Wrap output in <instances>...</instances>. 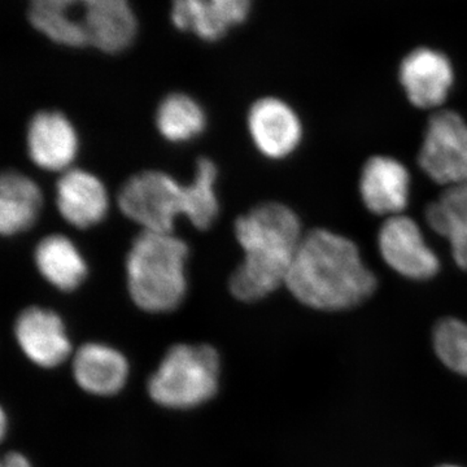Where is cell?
Segmentation results:
<instances>
[{"label": "cell", "mask_w": 467, "mask_h": 467, "mask_svg": "<svg viewBox=\"0 0 467 467\" xmlns=\"http://www.w3.org/2000/svg\"><path fill=\"white\" fill-rule=\"evenodd\" d=\"M285 285L309 308L342 310L368 299L377 278L355 243L317 229L304 235Z\"/></svg>", "instance_id": "cell-1"}, {"label": "cell", "mask_w": 467, "mask_h": 467, "mask_svg": "<svg viewBox=\"0 0 467 467\" xmlns=\"http://www.w3.org/2000/svg\"><path fill=\"white\" fill-rule=\"evenodd\" d=\"M235 238L244 252L230 276L236 299L252 303L285 285L304 235L299 217L281 202H263L235 221Z\"/></svg>", "instance_id": "cell-2"}, {"label": "cell", "mask_w": 467, "mask_h": 467, "mask_svg": "<svg viewBox=\"0 0 467 467\" xmlns=\"http://www.w3.org/2000/svg\"><path fill=\"white\" fill-rule=\"evenodd\" d=\"M187 257L189 247L173 233H140L126 257V279L134 303L150 313L177 308L186 296Z\"/></svg>", "instance_id": "cell-3"}, {"label": "cell", "mask_w": 467, "mask_h": 467, "mask_svg": "<svg viewBox=\"0 0 467 467\" xmlns=\"http://www.w3.org/2000/svg\"><path fill=\"white\" fill-rule=\"evenodd\" d=\"M220 358L212 347L180 344L169 350L150 377V398L162 407L189 409L217 391Z\"/></svg>", "instance_id": "cell-4"}, {"label": "cell", "mask_w": 467, "mask_h": 467, "mask_svg": "<svg viewBox=\"0 0 467 467\" xmlns=\"http://www.w3.org/2000/svg\"><path fill=\"white\" fill-rule=\"evenodd\" d=\"M186 186L160 171L129 178L119 192V211L143 232L173 233L175 218L184 216Z\"/></svg>", "instance_id": "cell-5"}, {"label": "cell", "mask_w": 467, "mask_h": 467, "mask_svg": "<svg viewBox=\"0 0 467 467\" xmlns=\"http://www.w3.org/2000/svg\"><path fill=\"white\" fill-rule=\"evenodd\" d=\"M418 162L445 189L467 182V124L459 113L441 110L430 119Z\"/></svg>", "instance_id": "cell-6"}, {"label": "cell", "mask_w": 467, "mask_h": 467, "mask_svg": "<svg viewBox=\"0 0 467 467\" xmlns=\"http://www.w3.org/2000/svg\"><path fill=\"white\" fill-rule=\"evenodd\" d=\"M378 247L384 263L407 278H432L441 267V261L427 244L420 227L402 214L384 221L378 234Z\"/></svg>", "instance_id": "cell-7"}, {"label": "cell", "mask_w": 467, "mask_h": 467, "mask_svg": "<svg viewBox=\"0 0 467 467\" xmlns=\"http://www.w3.org/2000/svg\"><path fill=\"white\" fill-rule=\"evenodd\" d=\"M248 130L256 149L269 159H285L297 149L303 135L299 116L276 98H263L251 107Z\"/></svg>", "instance_id": "cell-8"}, {"label": "cell", "mask_w": 467, "mask_h": 467, "mask_svg": "<svg viewBox=\"0 0 467 467\" xmlns=\"http://www.w3.org/2000/svg\"><path fill=\"white\" fill-rule=\"evenodd\" d=\"M27 152L36 167L67 171L78 153L75 126L57 110L36 113L27 126Z\"/></svg>", "instance_id": "cell-9"}, {"label": "cell", "mask_w": 467, "mask_h": 467, "mask_svg": "<svg viewBox=\"0 0 467 467\" xmlns=\"http://www.w3.org/2000/svg\"><path fill=\"white\" fill-rule=\"evenodd\" d=\"M454 81L451 61L441 52L418 48L410 52L400 67V82L408 99L418 109L441 106Z\"/></svg>", "instance_id": "cell-10"}, {"label": "cell", "mask_w": 467, "mask_h": 467, "mask_svg": "<svg viewBox=\"0 0 467 467\" xmlns=\"http://www.w3.org/2000/svg\"><path fill=\"white\" fill-rule=\"evenodd\" d=\"M15 334L23 352L39 367H57L69 356L66 327L52 310L38 306L24 310L15 325Z\"/></svg>", "instance_id": "cell-11"}, {"label": "cell", "mask_w": 467, "mask_h": 467, "mask_svg": "<svg viewBox=\"0 0 467 467\" xmlns=\"http://www.w3.org/2000/svg\"><path fill=\"white\" fill-rule=\"evenodd\" d=\"M410 174L398 160L374 156L362 169L359 192L368 211L379 216H399L407 208Z\"/></svg>", "instance_id": "cell-12"}, {"label": "cell", "mask_w": 467, "mask_h": 467, "mask_svg": "<svg viewBox=\"0 0 467 467\" xmlns=\"http://www.w3.org/2000/svg\"><path fill=\"white\" fill-rule=\"evenodd\" d=\"M57 205L67 223L88 229L106 217L109 196L97 175L82 169H69L58 178Z\"/></svg>", "instance_id": "cell-13"}, {"label": "cell", "mask_w": 467, "mask_h": 467, "mask_svg": "<svg viewBox=\"0 0 467 467\" xmlns=\"http://www.w3.org/2000/svg\"><path fill=\"white\" fill-rule=\"evenodd\" d=\"M86 32L88 46L104 54H119L133 45L138 21L129 0H90Z\"/></svg>", "instance_id": "cell-14"}, {"label": "cell", "mask_w": 467, "mask_h": 467, "mask_svg": "<svg viewBox=\"0 0 467 467\" xmlns=\"http://www.w3.org/2000/svg\"><path fill=\"white\" fill-rule=\"evenodd\" d=\"M90 0H30V24L46 38L69 48L88 46L86 32Z\"/></svg>", "instance_id": "cell-15"}, {"label": "cell", "mask_w": 467, "mask_h": 467, "mask_svg": "<svg viewBox=\"0 0 467 467\" xmlns=\"http://www.w3.org/2000/svg\"><path fill=\"white\" fill-rule=\"evenodd\" d=\"M73 371L77 383L92 395H115L128 378V361L119 350L90 343L77 350Z\"/></svg>", "instance_id": "cell-16"}, {"label": "cell", "mask_w": 467, "mask_h": 467, "mask_svg": "<svg viewBox=\"0 0 467 467\" xmlns=\"http://www.w3.org/2000/svg\"><path fill=\"white\" fill-rule=\"evenodd\" d=\"M43 196L32 178L7 171L0 181V232L14 236L26 232L38 220Z\"/></svg>", "instance_id": "cell-17"}, {"label": "cell", "mask_w": 467, "mask_h": 467, "mask_svg": "<svg viewBox=\"0 0 467 467\" xmlns=\"http://www.w3.org/2000/svg\"><path fill=\"white\" fill-rule=\"evenodd\" d=\"M36 269L43 278L60 291L78 288L88 275V265L75 243L66 235L46 236L34 252Z\"/></svg>", "instance_id": "cell-18"}, {"label": "cell", "mask_w": 467, "mask_h": 467, "mask_svg": "<svg viewBox=\"0 0 467 467\" xmlns=\"http://www.w3.org/2000/svg\"><path fill=\"white\" fill-rule=\"evenodd\" d=\"M156 126L169 142H190L204 131L207 117L201 104L190 95L173 92L160 103Z\"/></svg>", "instance_id": "cell-19"}, {"label": "cell", "mask_w": 467, "mask_h": 467, "mask_svg": "<svg viewBox=\"0 0 467 467\" xmlns=\"http://www.w3.org/2000/svg\"><path fill=\"white\" fill-rule=\"evenodd\" d=\"M217 168L211 159H199L192 182L186 184L184 216L196 229L208 230L217 220L220 204L216 195Z\"/></svg>", "instance_id": "cell-20"}, {"label": "cell", "mask_w": 467, "mask_h": 467, "mask_svg": "<svg viewBox=\"0 0 467 467\" xmlns=\"http://www.w3.org/2000/svg\"><path fill=\"white\" fill-rule=\"evenodd\" d=\"M171 18L178 30L204 42L220 41L232 29L209 0H171Z\"/></svg>", "instance_id": "cell-21"}, {"label": "cell", "mask_w": 467, "mask_h": 467, "mask_svg": "<svg viewBox=\"0 0 467 467\" xmlns=\"http://www.w3.org/2000/svg\"><path fill=\"white\" fill-rule=\"evenodd\" d=\"M436 355L454 373L467 376V324L457 318H445L434 330Z\"/></svg>", "instance_id": "cell-22"}, {"label": "cell", "mask_w": 467, "mask_h": 467, "mask_svg": "<svg viewBox=\"0 0 467 467\" xmlns=\"http://www.w3.org/2000/svg\"><path fill=\"white\" fill-rule=\"evenodd\" d=\"M430 227L445 236L451 230L467 226V182L447 187L426 211Z\"/></svg>", "instance_id": "cell-23"}, {"label": "cell", "mask_w": 467, "mask_h": 467, "mask_svg": "<svg viewBox=\"0 0 467 467\" xmlns=\"http://www.w3.org/2000/svg\"><path fill=\"white\" fill-rule=\"evenodd\" d=\"M217 11L226 18L230 26H238L247 20L252 0H209Z\"/></svg>", "instance_id": "cell-24"}, {"label": "cell", "mask_w": 467, "mask_h": 467, "mask_svg": "<svg viewBox=\"0 0 467 467\" xmlns=\"http://www.w3.org/2000/svg\"><path fill=\"white\" fill-rule=\"evenodd\" d=\"M444 238L450 242L451 256L457 265L467 270V226L451 230Z\"/></svg>", "instance_id": "cell-25"}, {"label": "cell", "mask_w": 467, "mask_h": 467, "mask_svg": "<svg viewBox=\"0 0 467 467\" xmlns=\"http://www.w3.org/2000/svg\"><path fill=\"white\" fill-rule=\"evenodd\" d=\"M0 467H32L29 461L20 453H9L3 459Z\"/></svg>", "instance_id": "cell-26"}, {"label": "cell", "mask_w": 467, "mask_h": 467, "mask_svg": "<svg viewBox=\"0 0 467 467\" xmlns=\"http://www.w3.org/2000/svg\"><path fill=\"white\" fill-rule=\"evenodd\" d=\"M441 467H460V466H453V465H444V466H441Z\"/></svg>", "instance_id": "cell-27"}]
</instances>
